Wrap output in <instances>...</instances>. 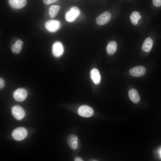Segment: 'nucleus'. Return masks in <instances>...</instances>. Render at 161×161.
I'll use <instances>...</instances> for the list:
<instances>
[{
    "label": "nucleus",
    "instance_id": "nucleus-17",
    "mask_svg": "<svg viewBox=\"0 0 161 161\" xmlns=\"http://www.w3.org/2000/svg\"><path fill=\"white\" fill-rule=\"evenodd\" d=\"M141 18L140 13L138 11H134L131 14L130 19L132 24L136 25L138 23V20Z\"/></svg>",
    "mask_w": 161,
    "mask_h": 161
},
{
    "label": "nucleus",
    "instance_id": "nucleus-5",
    "mask_svg": "<svg viewBox=\"0 0 161 161\" xmlns=\"http://www.w3.org/2000/svg\"><path fill=\"white\" fill-rule=\"evenodd\" d=\"M60 22L56 20H49L47 21L45 24L46 29L50 32H56L60 27Z\"/></svg>",
    "mask_w": 161,
    "mask_h": 161
},
{
    "label": "nucleus",
    "instance_id": "nucleus-6",
    "mask_svg": "<svg viewBox=\"0 0 161 161\" xmlns=\"http://www.w3.org/2000/svg\"><path fill=\"white\" fill-rule=\"evenodd\" d=\"M27 95V92L25 89L23 88H19L14 91L13 97L16 100L20 102L23 101L26 99Z\"/></svg>",
    "mask_w": 161,
    "mask_h": 161
},
{
    "label": "nucleus",
    "instance_id": "nucleus-11",
    "mask_svg": "<svg viewBox=\"0 0 161 161\" xmlns=\"http://www.w3.org/2000/svg\"><path fill=\"white\" fill-rule=\"evenodd\" d=\"M27 2V0H8L10 6L16 9L22 8L25 6Z\"/></svg>",
    "mask_w": 161,
    "mask_h": 161
},
{
    "label": "nucleus",
    "instance_id": "nucleus-7",
    "mask_svg": "<svg viewBox=\"0 0 161 161\" xmlns=\"http://www.w3.org/2000/svg\"><path fill=\"white\" fill-rule=\"evenodd\" d=\"M111 14L108 11H105L99 16L96 19V23L99 25H103L107 24L110 20Z\"/></svg>",
    "mask_w": 161,
    "mask_h": 161
},
{
    "label": "nucleus",
    "instance_id": "nucleus-14",
    "mask_svg": "<svg viewBox=\"0 0 161 161\" xmlns=\"http://www.w3.org/2000/svg\"><path fill=\"white\" fill-rule=\"evenodd\" d=\"M153 43V41L149 37L146 38L142 45V50L145 52H149L152 48Z\"/></svg>",
    "mask_w": 161,
    "mask_h": 161
},
{
    "label": "nucleus",
    "instance_id": "nucleus-16",
    "mask_svg": "<svg viewBox=\"0 0 161 161\" xmlns=\"http://www.w3.org/2000/svg\"><path fill=\"white\" fill-rule=\"evenodd\" d=\"M117 47V44L115 41H110L107 46L106 49L107 52L109 55L113 54L116 51Z\"/></svg>",
    "mask_w": 161,
    "mask_h": 161
},
{
    "label": "nucleus",
    "instance_id": "nucleus-8",
    "mask_svg": "<svg viewBox=\"0 0 161 161\" xmlns=\"http://www.w3.org/2000/svg\"><path fill=\"white\" fill-rule=\"evenodd\" d=\"M52 51L53 55L55 57H58L61 55L64 52L62 44L58 41L55 42L52 45Z\"/></svg>",
    "mask_w": 161,
    "mask_h": 161
},
{
    "label": "nucleus",
    "instance_id": "nucleus-19",
    "mask_svg": "<svg viewBox=\"0 0 161 161\" xmlns=\"http://www.w3.org/2000/svg\"><path fill=\"white\" fill-rule=\"evenodd\" d=\"M152 2L154 5L156 7L161 6V0H153Z\"/></svg>",
    "mask_w": 161,
    "mask_h": 161
},
{
    "label": "nucleus",
    "instance_id": "nucleus-13",
    "mask_svg": "<svg viewBox=\"0 0 161 161\" xmlns=\"http://www.w3.org/2000/svg\"><path fill=\"white\" fill-rule=\"evenodd\" d=\"M129 95L131 100L135 103H138L140 97L137 91L135 89H132L129 92Z\"/></svg>",
    "mask_w": 161,
    "mask_h": 161
},
{
    "label": "nucleus",
    "instance_id": "nucleus-20",
    "mask_svg": "<svg viewBox=\"0 0 161 161\" xmlns=\"http://www.w3.org/2000/svg\"><path fill=\"white\" fill-rule=\"evenodd\" d=\"M58 0H43V2L45 4H48L56 2Z\"/></svg>",
    "mask_w": 161,
    "mask_h": 161
},
{
    "label": "nucleus",
    "instance_id": "nucleus-10",
    "mask_svg": "<svg viewBox=\"0 0 161 161\" xmlns=\"http://www.w3.org/2000/svg\"><path fill=\"white\" fill-rule=\"evenodd\" d=\"M67 141L71 148L73 150L77 148L78 146V138L76 135L73 134L69 135L68 137Z\"/></svg>",
    "mask_w": 161,
    "mask_h": 161
},
{
    "label": "nucleus",
    "instance_id": "nucleus-12",
    "mask_svg": "<svg viewBox=\"0 0 161 161\" xmlns=\"http://www.w3.org/2000/svg\"><path fill=\"white\" fill-rule=\"evenodd\" d=\"M92 80L95 84H99L100 81L101 76L99 71L96 69H92L90 73Z\"/></svg>",
    "mask_w": 161,
    "mask_h": 161
},
{
    "label": "nucleus",
    "instance_id": "nucleus-22",
    "mask_svg": "<svg viewBox=\"0 0 161 161\" xmlns=\"http://www.w3.org/2000/svg\"><path fill=\"white\" fill-rule=\"evenodd\" d=\"M75 161H83V160L80 157H76L75 158Z\"/></svg>",
    "mask_w": 161,
    "mask_h": 161
},
{
    "label": "nucleus",
    "instance_id": "nucleus-9",
    "mask_svg": "<svg viewBox=\"0 0 161 161\" xmlns=\"http://www.w3.org/2000/svg\"><path fill=\"white\" fill-rule=\"evenodd\" d=\"M145 69L142 66H137L132 68L129 71L130 74L134 77H140L145 73Z\"/></svg>",
    "mask_w": 161,
    "mask_h": 161
},
{
    "label": "nucleus",
    "instance_id": "nucleus-3",
    "mask_svg": "<svg viewBox=\"0 0 161 161\" xmlns=\"http://www.w3.org/2000/svg\"><path fill=\"white\" fill-rule=\"evenodd\" d=\"M78 114L82 117H91L94 113L93 109L90 106L86 105H82L78 110Z\"/></svg>",
    "mask_w": 161,
    "mask_h": 161
},
{
    "label": "nucleus",
    "instance_id": "nucleus-15",
    "mask_svg": "<svg viewBox=\"0 0 161 161\" xmlns=\"http://www.w3.org/2000/svg\"><path fill=\"white\" fill-rule=\"evenodd\" d=\"M23 45V42L21 40L19 39L17 40L12 46L11 50L12 52L15 54L19 53L21 50Z\"/></svg>",
    "mask_w": 161,
    "mask_h": 161
},
{
    "label": "nucleus",
    "instance_id": "nucleus-1",
    "mask_svg": "<svg viewBox=\"0 0 161 161\" xmlns=\"http://www.w3.org/2000/svg\"><path fill=\"white\" fill-rule=\"evenodd\" d=\"M27 131L23 127H19L15 129L12 132L13 138L17 141H21L24 139L27 136Z\"/></svg>",
    "mask_w": 161,
    "mask_h": 161
},
{
    "label": "nucleus",
    "instance_id": "nucleus-21",
    "mask_svg": "<svg viewBox=\"0 0 161 161\" xmlns=\"http://www.w3.org/2000/svg\"><path fill=\"white\" fill-rule=\"evenodd\" d=\"M4 85V81L1 78H0V88H2Z\"/></svg>",
    "mask_w": 161,
    "mask_h": 161
},
{
    "label": "nucleus",
    "instance_id": "nucleus-23",
    "mask_svg": "<svg viewBox=\"0 0 161 161\" xmlns=\"http://www.w3.org/2000/svg\"><path fill=\"white\" fill-rule=\"evenodd\" d=\"M158 153L159 154L160 157L161 159V147H160L158 150Z\"/></svg>",
    "mask_w": 161,
    "mask_h": 161
},
{
    "label": "nucleus",
    "instance_id": "nucleus-18",
    "mask_svg": "<svg viewBox=\"0 0 161 161\" xmlns=\"http://www.w3.org/2000/svg\"><path fill=\"white\" fill-rule=\"evenodd\" d=\"M60 9V7L57 5L51 6L49 9V14L52 18L55 17L58 13Z\"/></svg>",
    "mask_w": 161,
    "mask_h": 161
},
{
    "label": "nucleus",
    "instance_id": "nucleus-4",
    "mask_svg": "<svg viewBox=\"0 0 161 161\" xmlns=\"http://www.w3.org/2000/svg\"><path fill=\"white\" fill-rule=\"evenodd\" d=\"M11 113L15 118L18 120H22L25 115V112L24 109L18 105H16L12 107Z\"/></svg>",
    "mask_w": 161,
    "mask_h": 161
},
{
    "label": "nucleus",
    "instance_id": "nucleus-2",
    "mask_svg": "<svg viewBox=\"0 0 161 161\" xmlns=\"http://www.w3.org/2000/svg\"><path fill=\"white\" fill-rule=\"evenodd\" d=\"M80 13V10L78 7H73L66 13L65 19L69 22H72L76 19Z\"/></svg>",
    "mask_w": 161,
    "mask_h": 161
}]
</instances>
